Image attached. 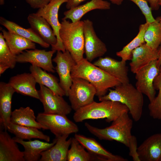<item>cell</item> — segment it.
I'll list each match as a JSON object with an SVG mask.
<instances>
[{"label":"cell","mask_w":161,"mask_h":161,"mask_svg":"<svg viewBox=\"0 0 161 161\" xmlns=\"http://www.w3.org/2000/svg\"><path fill=\"white\" fill-rule=\"evenodd\" d=\"M140 161H161V133L154 134L138 147Z\"/></svg>","instance_id":"cell-17"},{"label":"cell","mask_w":161,"mask_h":161,"mask_svg":"<svg viewBox=\"0 0 161 161\" xmlns=\"http://www.w3.org/2000/svg\"><path fill=\"white\" fill-rule=\"evenodd\" d=\"M129 112L127 107L119 102L109 100L100 102L94 101L75 111L73 118L77 123L86 120L103 118H105L107 122L110 123Z\"/></svg>","instance_id":"cell-2"},{"label":"cell","mask_w":161,"mask_h":161,"mask_svg":"<svg viewBox=\"0 0 161 161\" xmlns=\"http://www.w3.org/2000/svg\"><path fill=\"white\" fill-rule=\"evenodd\" d=\"M38 90L39 99L43 104L44 112L48 114H58L67 115L72 109L64 100L63 96L56 95L45 86L39 85Z\"/></svg>","instance_id":"cell-8"},{"label":"cell","mask_w":161,"mask_h":161,"mask_svg":"<svg viewBox=\"0 0 161 161\" xmlns=\"http://www.w3.org/2000/svg\"><path fill=\"white\" fill-rule=\"evenodd\" d=\"M86 0H68L66 7L68 10L75 7Z\"/></svg>","instance_id":"cell-38"},{"label":"cell","mask_w":161,"mask_h":161,"mask_svg":"<svg viewBox=\"0 0 161 161\" xmlns=\"http://www.w3.org/2000/svg\"><path fill=\"white\" fill-rule=\"evenodd\" d=\"M111 4L104 0H91L81 5L65 11L64 13V17L62 19H69L72 22L80 21L82 17L86 14L92 10L99 9L109 10L110 8Z\"/></svg>","instance_id":"cell-24"},{"label":"cell","mask_w":161,"mask_h":161,"mask_svg":"<svg viewBox=\"0 0 161 161\" xmlns=\"http://www.w3.org/2000/svg\"><path fill=\"white\" fill-rule=\"evenodd\" d=\"M144 38L146 44L153 49H157L161 44V22L157 18L149 23Z\"/></svg>","instance_id":"cell-31"},{"label":"cell","mask_w":161,"mask_h":161,"mask_svg":"<svg viewBox=\"0 0 161 161\" xmlns=\"http://www.w3.org/2000/svg\"><path fill=\"white\" fill-rule=\"evenodd\" d=\"M71 147L67 156L68 161H90L96 160L95 157L88 151L75 137H72Z\"/></svg>","instance_id":"cell-32"},{"label":"cell","mask_w":161,"mask_h":161,"mask_svg":"<svg viewBox=\"0 0 161 161\" xmlns=\"http://www.w3.org/2000/svg\"><path fill=\"white\" fill-rule=\"evenodd\" d=\"M41 69L34 65H32L30 66V70L37 83L45 86L56 95L62 96L65 95L64 92L58 83V78Z\"/></svg>","instance_id":"cell-25"},{"label":"cell","mask_w":161,"mask_h":161,"mask_svg":"<svg viewBox=\"0 0 161 161\" xmlns=\"http://www.w3.org/2000/svg\"><path fill=\"white\" fill-rule=\"evenodd\" d=\"M52 61L56 64L55 69L59 77V84L64 92L65 96H68L72 84V69L76 63L70 53L66 50L64 52L57 51L56 56Z\"/></svg>","instance_id":"cell-12"},{"label":"cell","mask_w":161,"mask_h":161,"mask_svg":"<svg viewBox=\"0 0 161 161\" xmlns=\"http://www.w3.org/2000/svg\"><path fill=\"white\" fill-rule=\"evenodd\" d=\"M0 23L8 31L37 43L43 47L48 48L50 46L49 44L45 42L31 27L24 28L16 23L8 20L2 17L0 18Z\"/></svg>","instance_id":"cell-28"},{"label":"cell","mask_w":161,"mask_h":161,"mask_svg":"<svg viewBox=\"0 0 161 161\" xmlns=\"http://www.w3.org/2000/svg\"><path fill=\"white\" fill-rule=\"evenodd\" d=\"M68 0H51L47 5L38 9L35 13L45 18L50 25L57 38L56 44L52 46V50L64 52L66 49L60 37L61 23L58 19V12L60 6Z\"/></svg>","instance_id":"cell-11"},{"label":"cell","mask_w":161,"mask_h":161,"mask_svg":"<svg viewBox=\"0 0 161 161\" xmlns=\"http://www.w3.org/2000/svg\"><path fill=\"white\" fill-rule=\"evenodd\" d=\"M108 94L98 98L100 101L109 100L125 105L133 120L136 122L141 118L144 104L143 94L129 83H121L114 89H109Z\"/></svg>","instance_id":"cell-3"},{"label":"cell","mask_w":161,"mask_h":161,"mask_svg":"<svg viewBox=\"0 0 161 161\" xmlns=\"http://www.w3.org/2000/svg\"><path fill=\"white\" fill-rule=\"evenodd\" d=\"M7 131L0 132V161H25L23 151Z\"/></svg>","instance_id":"cell-18"},{"label":"cell","mask_w":161,"mask_h":161,"mask_svg":"<svg viewBox=\"0 0 161 161\" xmlns=\"http://www.w3.org/2000/svg\"><path fill=\"white\" fill-rule=\"evenodd\" d=\"M10 122L17 125L46 130L36 120L33 110L30 107H20L12 112Z\"/></svg>","instance_id":"cell-27"},{"label":"cell","mask_w":161,"mask_h":161,"mask_svg":"<svg viewBox=\"0 0 161 161\" xmlns=\"http://www.w3.org/2000/svg\"><path fill=\"white\" fill-rule=\"evenodd\" d=\"M13 138L17 143L23 146L24 158L26 161L39 160L41 157V152L51 148L56 141V138L51 143L44 142L37 140L25 141L16 137Z\"/></svg>","instance_id":"cell-23"},{"label":"cell","mask_w":161,"mask_h":161,"mask_svg":"<svg viewBox=\"0 0 161 161\" xmlns=\"http://www.w3.org/2000/svg\"><path fill=\"white\" fill-rule=\"evenodd\" d=\"M69 135L56 137L55 144L51 148L41 153L40 161H66L69 148L72 138L67 140Z\"/></svg>","instance_id":"cell-20"},{"label":"cell","mask_w":161,"mask_h":161,"mask_svg":"<svg viewBox=\"0 0 161 161\" xmlns=\"http://www.w3.org/2000/svg\"><path fill=\"white\" fill-rule=\"evenodd\" d=\"M112 4L117 5H121L123 0H109Z\"/></svg>","instance_id":"cell-42"},{"label":"cell","mask_w":161,"mask_h":161,"mask_svg":"<svg viewBox=\"0 0 161 161\" xmlns=\"http://www.w3.org/2000/svg\"><path fill=\"white\" fill-rule=\"evenodd\" d=\"M159 58L157 60V65L158 67L160 68L161 66V44L158 49Z\"/></svg>","instance_id":"cell-40"},{"label":"cell","mask_w":161,"mask_h":161,"mask_svg":"<svg viewBox=\"0 0 161 161\" xmlns=\"http://www.w3.org/2000/svg\"><path fill=\"white\" fill-rule=\"evenodd\" d=\"M150 5L152 10H157L160 7L159 4V0H146Z\"/></svg>","instance_id":"cell-39"},{"label":"cell","mask_w":161,"mask_h":161,"mask_svg":"<svg viewBox=\"0 0 161 161\" xmlns=\"http://www.w3.org/2000/svg\"><path fill=\"white\" fill-rule=\"evenodd\" d=\"M159 58L157 49H153L145 43L134 49L129 64L131 72L135 74L139 70Z\"/></svg>","instance_id":"cell-19"},{"label":"cell","mask_w":161,"mask_h":161,"mask_svg":"<svg viewBox=\"0 0 161 161\" xmlns=\"http://www.w3.org/2000/svg\"><path fill=\"white\" fill-rule=\"evenodd\" d=\"M1 30L7 45L14 55L16 56L24 50L36 49L35 43L30 40L2 28Z\"/></svg>","instance_id":"cell-26"},{"label":"cell","mask_w":161,"mask_h":161,"mask_svg":"<svg viewBox=\"0 0 161 161\" xmlns=\"http://www.w3.org/2000/svg\"><path fill=\"white\" fill-rule=\"evenodd\" d=\"M135 4L144 16L146 22L150 23L155 20L152 13V10L146 0H128Z\"/></svg>","instance_id":"cell-35"},{"label":"cell","mask_w":161,"mask_h":161,"mask_svg":"<svg viewBox=\"0 0 161 161\" xmlns=\"http://www.w3.org/2000/svg\"><path fill=\"white\" fill-rule=\"evenodd\" d=\"M157 60L152 61L135 73L136 88L147 97L150 103L156 97V91L153 86V82L160 69L157 66Z\"/></svg>","instance_id":"cell-10"},{"label":"cell","mask_w":161,"mask_h":161,"mask_svg":"<svg viewBox=\"0 0 161 161\" xmlns=\"http://www.w3.org/2000/svg\"><path fill=\"white\" fill-rule=\"evenodd\" d=\"M71 75L89 82L95 88L98 98L106 95L109 89L121 83L98 67L83 58L72 68Z\"/></svg>","instance_id":"cell-1"},{"label":"cell","mask_w":161,"mask_h":161,"mask_svg":"<svg viewBox=\"0 0 161 161\" xmlns=\"http://www.w3.org/2000/svg\"><path fill=\"white\" fill-rule=\"evenodd\" d=\"M16 56L14 55L7 45L2 32L0 33V63L8 66L13 69L16 65Z\"/></svg>","instance_id":"cell-34"},{"label":"cell","mask_w":161,"mask_h":161,"mask_svg":"<svg viewBox=\"0 0 161 161\" xmlns=\"http://www.w3.org/2000/svg\"><path fill=\"white\" fill-rule=\"evenodd\" d=\"M33 9H40L48 4L51 0H25Z\"/></svg>","instance_id":"cell-37"},{"label":"cell","mask_w":161,"mask_h":161,"mask_svg":"<svg viewBox=\"0 0 161 161\" xmlns=\"http://www.w3.org/2000/svg\"><path fill=\"white\" fill-rule=\"evenodd\" d=\"M74 137L89 153L95 157L96 160L104 161H127L128 160L120 156L113 154L105 149L93 138L75 133Z\"/></svg>","instance_id":"cell-15"},{"label":"cell","mask_w":161,"mask_h":161,"mask_svg":"<svg viewBox=\"0 0 161 161\" xmlns=\"http://www.w3.org/2000/svg\"><path fill=\"white\" fill-rule=\"evenodd\" d=\"M25 50L16 56L17 62H28L46 71L52 73L55 72L52 58L57 51L53 50L46 51L44 49H36Z\"/></svg>","instance_id":"cell-13"},{"label":"cell","mask_w":161,"mask_h":161,"mask_svg":"<svg viewBox=\"0 0 161 161\" xmlns=\"http://www.w3.org/2000/svg\"><path fill=\"white\" fill-rule=\"evenodd\" d=\"M153 86L156 90L158 91V93L148 105L149 115L154 119L161 120V66L159 73L154 79Z\"/></svg>","instance_id":"cell-33"},{"label":"cell","mask_w":161,"mask_h":161,"mask_svg":"<svg viewBox=\"0 0 161 161\" xmlns=\"http://www.w3.org/2000/svg\"><path fill=\"white\" fill-rule=\"evenodd\" d=\"M85 126L92 134L100 140H114L122 143L129 147L132 136L131 130L133 121L129 117L128 113H125L114 121L111 125L103 129L92 126L88 123Z\"/></svg>","instance_id":"cell-4"},{"label":"cell","mask_w":161,"mask_h":161,"mask_svg":"<svg viewBox=\"0 0 161 161\" xmlns=\"http://www.w3.org/2000/svg\"><path fill=\"white\" fill-rule=\"evenodd\" d=\"M10 68L7 65L3 64L0 63V75L2 74L7 69Z\"/></svg>","instance_id":"cell-41"},{"label":"cell","mask_w":161,"mask_h":161,"mask_svg":"<svg viewBox=\"0 0 161 161\" xmlns=\"http://www.w3.org/2000/svg\"><path fill=\"white\" fill-rule=\"evenodd\" d=\"M83 21L84 53L86 58L91 62L96 58L103 55L107 52V48L97 35L92 22L88 19Z\"/></svg>","instance_id":"cell-9"},{"label":"cell","mask_w":161,"mask_h":161,"mask_svg":"<svg viewBox=\"0 0 161 161\" xmlns=\"http://www.w3.org/2000/svg\"><path fill=\"white\" fill-rule=\"evenodd\" d=\"M36 83L31 73L17 74L11 77L8 83L15 92L39 100L38 90L35 87Z\"/></svg>","instance_id":"cell-16"},{"label":"cell","mask_w":161,"mask_h":161,"mask_svg":"<svg viewBox=\"0 0 161 161\" xmlns=\"http://www.w3.org/2000/svg\"><path fill=\"white\" fill-rule=\"evenodd\" d=\"M15 91L7 83H0V123L6 131L10 123L12 96Z\"/></svg>","instance_id":"cell-21"},{"label":"cell","mask_w":161,"mask_h":161,"mask_svg":"<svg viewBox=\"0 0 161 161\" xmlns=\"http://www.w3.org/2000/svg\"><path fill=\"white\" fill-rule=\"evenodd\" d=\"M160 22H161V15L156 18Z\"/></svg>","instance_id":"cell-44"},{"label":"cell","mask_w":161,"mask_h":161,"mask_svg":"<svg viewBox=\"0 0 161 161\" xmlns=\"http://www.w3.org/2000/svg\"><path fill=\"white\" fill-rule=\"evenodd\" d=\"M158 4L160 6H161V0H159Z\"/></svg>","instance_id":"cell-45"},{"label":"cell","mask_w":161,"mask_h":161,"mask_svg":"<svg viewBox=\"0 0 161 161\" xmlns=\"http://www.w3.org/2000/svg\"><path fill=\"white\" fill-rule=\"evenodd\" d=\"M4 0H0V4L1 5H3L4 4Z\"/></svg>","instance_id":"cell-43"},{"label":"cell","mask_w":161,"mask_h":161,"mask_svg":"<svg viewBox=\"0 0 161 161\" xmlns=\"http://www.w3.org/2000/svg\"><path fill=\"white\" fill-rule=\"evenodd\" d=\"M72 78L68 97L72 109L75 111L94 101L96 91L88 81L79 78Z\"/></svg>","instance_id":"cell-6"},{"label":"cell","mask_w":161,"mask_h":161,"mask_svg":"<svg viewBox=\"0 0 161 161\" xmlns=\"http://www.w3.org/2000/svg\"><path fill=\"white\" fill-rule=\"evenodd\" d=\"M59 34L66 50L76 63L81 61L84 53L83 21L72 22L62 19Z\"/></svg>","instance_id":"cell-5"},{"label":"cell","mask_w":161,"mask_h":161,"mask_svg":"<svg viewBox=\"0 0 161 161\" xmlns=\"http://www.w3.org/2000/svg\"><path fill=\"white\" fill-rule=\"evenodd\" d=\"M126 61H118L108 57H100L93 64L115 78L121 83H129Z\"/></svg>","instance_id":"cell-14"},{"label":"cell","mask_w":161,"mask_h":161,"mask_svg":"<svg viewBox=\"0 0 161 161\" xmlns=\"http://www.w3.org/2000/svg\"><path fill=\"white\" fill-rule=\"evenodd\" d=\"M66 116L40 113L36 117V120L44 126L46 130H50L56 137L76 133L79 131L78 126Z\"/></svg>","instance_id":"cell-7"},{"label":"cell","mask_w":161,"mask_h":161,"mask_svg":"<svg viewBox=\"0 0 161 161\" xmlns=\"http://www.w3.org/2000/svg\"><path fill=\"white\" fill-rule=\"evenodd\" d=\"M149 23H145L140 25L139 31L137 36L129 44L124 46L122 49L116 52V55L121 58L122 61H126L131 60L132 51L145 43L144 34Z\"/></svg>","instance_id":"cell-30"},{"label":"cell","mask_w":161,"mask_h":161,"mask_svg":"<svg viewBox=\"0 0 161 161\" xmlns=\"http://www.w3.org/2000/svg\"><path fill=\"white\" fill-rule=\"evenodd\" d=\"M129 155L131 156L134 161H140L137 153V141L136 137L132 135L129 142Z\"/></svg>","instance_id":"cell-36"},{"label":"cell","mask_w":161,"mask_h":161,"mask_svg":"<svg viewBox=\"0 0 161 161\" xmlns=\"http://www.w3.org/2000/svg\"><path fill=\"white\" fill-rule=\"evenodd\" d=\"M30 27L46 43L51 47L55 45L57 38L49 24L43 17L36 13H32L27 17Z\"/></svg>","instance_id":"cell-22"},{"label":"cell","mask_w":161,"mask_h":161,"mask_svg":"<svg viewBox=\"0 0 161 161\" xmlns=\"http://www.w3.org/2000/svg\"><path fill=\"white\" fill-rule=\"evenodd\" d=\"M38 129L35 128L20 126L10 122L7 127V130L9 132L14 134L16 137L21 139L30 140L37 138L49 142V137Z\"/></svg>","instance_id":"cell-29"}]
</instances>
